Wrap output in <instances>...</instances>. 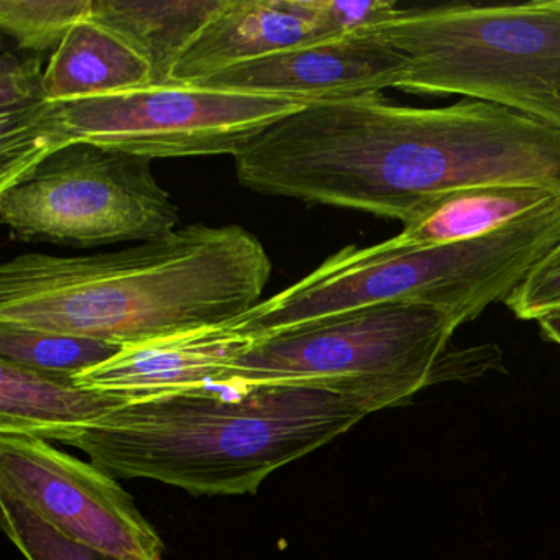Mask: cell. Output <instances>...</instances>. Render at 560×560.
<instances>
[{
  "mask_svg": "<svg viewBox=\"0 0 560 560\" xmlns=\"http://www.w3.org/2000/svg\"><path fill=\"white\" fill-rule=\"evenodd\" d=\"M244 188L402 224L471 186L560 196V130L506 107H408L383 94L313 101L234 156Z\"/></svg>",
  "mask_w": 560,
  "mask_h": 560,
  "instance_id": "1",
  "label": "cell"
},
{
  "mask_svg": "<svg viewBox=\"0 0 560 560\" xmlns=\"http://www.w3.org/2000/svg\"><path fill=\"white\" fill-rule=\"evenodd\" d=\"M432 385L435 366L392 378L219 383L132 399L61 444L116 478L206 497L252 494L366 416L406 405Z\"/></svg>",
  "mask_w": 560,
  "mask_h": 560,
  "instance_id": "2",
  "label": "cell"
},
{
  "mask_svg": "<svg viewBox=\"0 0 560 560\" xmlns=\"http://www.w3.org/2000/svg\"><path fill=\"white\" fill-rule=\"evenodd\" d=\"M270 275L241 225H186L106 254H24L0 268V324L129 346L245 316Z\"/></svg>",
  "mask_w": 560,
  "mask_h": 560,
  "instance_id": "3",
  "label": "cell"
},
{
  "mask_svg": "<svg viewBox=\"0 0 560 560\" xmlns=\"http://www.w3.org/2000/svg\"><path fill=\"white\" fill-rule=\"evenodd\" d=\"M559 244L560 199H556L490 234L457 244L349 245L237 323L257 342L376 304H425L470 323L491 304L504 303Z\"/></svg>",
  "mask_w": 560,
  "mask_h": 560,
  "instance_id": "4",
  "label": "cell"
},
{
  "mask_svg": "<svg viewBox=\"0 0 560 560\" xmlns=\"http://www.w3.org/2000/svg\"><path fill=\"white\" fill-rule=\"evenodd\" d=\"M375 27L406 60L396 90L464 96L560 130V0L398 9Z\"/></svg>",
  "mask_w": 560,
  "mask_h": 560,
  "instance_id": "5",
  "label": "cell"
},
{
  "mask_svg": "<svg viewBox=\"0 0 560 560\" xmlns=\"http://www.w3.org/2000/svg\"><path fill=\"white\" fill-rule=\"evenodd\" d=\"M0 215L22 241L71 247L152 242L179 222L152 160L90 142H71L2 189Z\"/></svg>",
  "mask_w": 560,
  "mask_h": 560,
  "instance_id": "6",
  "label": "cell"
},
{
  "mask_svg": "<svg viewBox=\"0 0 560 560\" xmlns=\"http://www.w3.org/2000/svg\"><path fill=\"white\" fill-rule=\"evenodd\" d=\"M307 103L165 84L58 104L68 143L90 142L153 160L238 155Z\"/></svg>",
  "mask_w": 560,
  "mask_h": 560,
  "instance_id": "7",
  "label": "cell"
},
{
  "mask_svg": "<svg viewBox=\"0 0 560 560\" xmlns=\"http://www.w3.org/2000/svg\"><path fill=\"white\" fill-rule=\"evenodd\" d=\"M425 304H376L258 340L222 383L392 378L432 369L462 326Z\"/></svg>",
  "mask_w": 560,
  "mask_h": 560,
  "instance_id": "8",
  "label": "cell"
},
{
  "mask_svg": "<svg viewBox=\"0 0 560 560\" xmlns=\"http://www.w3.org/2000/svg\"><path fill=\"white\" fill-rule=\"evenodd\" d=\"M0 490L91 549L120 560H162V536L116 477L47 439L0 434Z\"/></svg>",
  "mask_w": 560,
  "mask_h": 560,
  "instance_id": "9",
  "label": "cell"
},
{
  "mask_svg": "<svg viewBox=\"0 0 560 560\" xmlns=\"http://www.w3.org/2000/svg\"><path fill=\"white\" fill-rule=\"evenodd\" d=\"M405 67V57L372 25L229 68L192 86L313 103L382 94L398 86Z\"/></svg>",
  "mask_w": 560,
  "mask_h": 560,
  "instance_id": "10",
  "label": "cell"
},
{
  "mask_svg": "<svg viewBox=\"0 0 560 560\" xmlns=\"http://www.w3.org/2000/svg\"><path fill=\"white\" fill-rule=\"evenodd\" d=\"M346 35L329 0H224L173 68L170 84H192L248 61Z\"/></svg>",
  "mask_w": 560,
  "mask_h": 560,
  "instance_id": "11",
  "label": "cell"
},
{
  "mask_svg": "<svg viewBox=\"0 0 560 560\" xmlns=\"http://www.w3.org/2000/svg\"><path fill=\"white\" fill-rule=\"evenodd\" d=\"M255 342L237 319L198 327L124 346L116 357L74 380L129 401L188 392L224 382L229 370Z\"/></svg>",
  "mask_w": 560,
  "mask_h": 560,
  "instance_id": "12",
  "label": "cell"
},
{
  "mask_svg": "<svg viewBox=\"0 0 560 560\" xmlns=\"http://www.w3.org/2000/svg\"><path fill=\"white\" fill-rule=\"evenodd\" d=\"M129 399L0 360V434L63 442Z\"/></svg>",
  "mask_w": 560,
  "mask_h": 560,
  "instance_id": "13",
  "label": "cell"
},
{
  "mask_svg": "<svg viewBox=\"0 0 560 560\" xmlns=\"http://www.w3.org/2000/svg\"><path fill=\"white\" fill-rule=\"evenodd\" d=\"M70 145L38 58H0V191Z\"/></svg>",
  "mask_w": 560,
  "mask_h": 560,
  "instance_id": "14",
  "label": "cell"
},
{
  "mask_svg": "<svg viewBox=\"0 0 560 560\" xmlns=\"http://www.w3.org/2000/svg\"><path fill=\"white\" fill-rule=\"evenodd\" d=\"M153 86L149 61L119 35L91 18L78 22L45 70V88L55 103H73Z\"/></svg>",
  "mask_w": 560,
  "mask_h": 560,
  "instance_id": "15",
  "label": "cell"
},
{
  "mask_svg": "<svg viewBox=\"0 0 560 560\" xmlns=\"http://www.w3.org/2000/svg\"><path fill=\"white\" fill-rule=\"evenodd\" d=\"M556 192L537 186H471L448 192L406 222L389 244L398 248L438 247L490 234L549 202Z\"/></svg>",
  "mask_w": 560,
  "mask_h": 560,
  "instance_id": "16",
  "label": "cell"
},
{
  "mask_svg": "<svg viewBox=\"0 0 560 560\" xmlns=\"http://www.w3.org/2000/svg\"><path fill=\"white\" fill-rule=\"evenodd\" d=\"M224 0H93L90 18L126 40L165 86L173 68Z\"/></svg>",
  "mask_w": 560,
  "mask_h": 560,
  "instance_id": "17",
  "label": "cell"
},
{
  "mask_svg": "<svg viewBox=\"0 0 560 560\" xmlns=\"http://www.w3.org/2000/svg\"><path fill=\"white\" fill-rule=\"evenodd\" d=\"M122 347L73 334L0 324V360L51 375L77 378L116 357Z\"/></svg>",
  "mask_w": 560,
  "mask_h": 560,
  "instance_id": "18",
  "label": "cell"
},
{
  "mask_svg": "<svg viewBox=\"0 0 560 560\" xmlns=\"http://www.w3.org/2000/svg\"><path fill=\"white\" fill-rule=\"evenodd\" d=\"M93 0H0V28L24 50H57Z\"/></svg>",
  "mask_w": 560,
  "mask_h": 560,
  "instance_id": "19",
  "label": "cell"
},
{
  "mask_svg": "<svg viewBox=\"0 0 560 560\" xmlns=\"http://www.w3.org/2000/svg\"><path fill=\"white\" fill-rule=\"evenodd\" d=\"M0 511L4 533L27 560H120L63 536L4 490Z\"/></svg>",
  "mask_w": 560,
  "mask_h": 560,
  "instance_id": "20",
  "label": "cell"
},
{
  "mask_svg": "<svg viewBox=\"0 0 560 560\" xmlns=\"http://www.w3.org/2000/svg\"><path fill=\"white\" fill-rule=\"evenodd\" d=\"M504 303L517 319L536 323L560 310V244L529 271Z\"/></svg>",
  "mask_w": 560,
  "mask_h": 560,
  "instance_id": "21",
  "label": "cell"
},
{
  "mask_svg": "<svg viewBox=\"0 0 560 560\" xmlns=\"http://www.w3.org/2000/svg\"><path fill=\"white\" fill-rule=\"evenodd\" d=\"M537 324H539L544 339L560 347V310L540 317Z\"/></svg>",
  "mask_w": 560,
  "mask_h": 560,
  "instance_id": "22",
  "label": "cell"
}]
</instances>
